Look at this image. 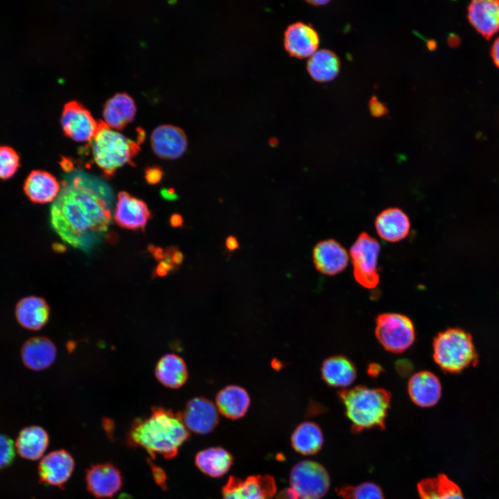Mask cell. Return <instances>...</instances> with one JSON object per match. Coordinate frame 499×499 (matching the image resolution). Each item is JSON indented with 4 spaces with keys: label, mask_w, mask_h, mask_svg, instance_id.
Returning <instances> with one entry per match:
<instances>
[{
    "label": "cell",
    "mask_w": 499,
    "mask_h": 499,
    "mask_svg": "<svg viewBox=\"0 0 499 499\" xmlns=\"http://www.w3.org/2000/svg\"><path fill=\"white\" fill-rule=\"evenodd\" d=\"M170 222L173 227H177L182 225L183 219L180 215L175 213L171 216Z\"/></svg>",
    "instance_id": "60d3db41"
},
{
    "label": "cell",
    "mask_w": 499,
    "mask_h": 499,
    "mask_svg": "<svg viewBox=\"0 0 499 499\" xmlns=\"http://www.w3.org/2000/svg\"><path fill=\"white\" fill-rule=\"evenodd\" d=\"M150 216L146 203L126 192L118 194L114 219L121 227L143 229Z\"/></svg>",
    "instance_id": "ac0fdd59"
},
{
    "label": "cell",
    "mask_w": 499,
    "mask_h": 499,
    "mask_svg": "<svg viewBox=\"0 0 499 499\" xmlns=\"http://www.w3.org/2000/svg\"><path fill=\"white\" fill-rule=\"evenodd\" d=\"M19 160L13 148L0 146V179L7 180L12 177L20 166Z\"/></svg>",
    "instance_id": "836d02e7"
},
{
    "label": "cell",
    "mask_w": 499,
    "mask_h": 499,
    "mask_svg": "<svg viewBox=\"0 0 499 499\" xmlns=\"http://www.w3.org/2000/svg\"><path fill=\"white\" fill-rule=\"evenodd\" d=\"M432 347L434 360L444 372L457 374L478 362L472 335L460 328H449L438 333Z\"/></svg>",
    "instance_id": "5b68a950"
},
{
    "label": "cell",
    "mask_w": 499,
    "mask_h": 499,
    "mask_svg": "<svg viewBox=\"0 0 499 499\" xmlns=\"http://www.w3.org/2000/svg\"><path fill=\"white\" fill-rule=\"evenodd\" d=\"M155 374L160 383L171 389L181 387L188 379L186 362L175 353L163 356L156 365Z\"/></svg>",
    "instance_id": "4316f807"
},
{
    "label": "cell",
    "mask_w": 499,
    "mask_h": 499,
    "mask_svg": "<svg viewBox=\"0 0 499 499\" xmlns=\"http://www.w3.org/2000/svg\"><path fill=\"white\" fill-rule=\"evenodd\" d=\"M73 468V459L67 451H53L40 462L38 473L40 482L61 488L69 479Z\"/></svg>",
    "instance_id": "2e32d148"
},
{
    "label": "cell",
    "mask_w": 499,
    "mask_h": 499,
    "mask_svg": "<svg viewBox=\"0 0 499 499\" xmlns=\"http://www.w3.org/2000/svg\"><path fill=\"white\" fill-rule=\"evenodd\" d=\"M418 491L421 499H465L459 487L444 474L422 480Z\"/></svg>",
    "instance_id": "1f68e13d"
},
{
    "label": "cell",
    "mask_w": 499,
    "mask_h": 499,
    "mask_svg": "<svg viewBox=\"0 0 499 499\" xmlns=\"http://www.w3.org/2000/svg\"><path fill=\"white\" fill-rule=\"evenodd\" d=\"M467 18L485 39L499 32V0H473L467 7Z\"/></svg>",
    "instance_id": "e0dca14e"
},
{
    "label": "cell",
    "mask_w": 499,
    "mask_h": 499,
    "mask_svg": "<svg viewBox=\"0 0 499 499\" xmlns=\"http://www.w3.org/2000/svg\"><path fill=\"white\" fill-rule=\"evenodd\" d=\"M181 414L187 429L199 435L211 432L219 422L216 406L204 397L189 400Z\"/></svg>",
    "instance_id": "7c38bea8"
},
{
    "label": "cell",
    "mask_w": 499,
    "mask_h": 499,
    "mask_svg": "<svg viewBox=\"0 0 499 499\" xmlns=\"http://www.w3.org/2000/svg\"><path fill=\"white\" fill-rule=\"evenodd\" d=\"M195 464L208 476L220 478L225 475L233 464V457L222 447H211L199 451Z\"/></svg>",
    "instance_id": "83f0119b"
},
{
    "label": "cell",
    "mask_w": 499,
    "mask_h": 499,
    "mask_svg": "<svg viewBox=\"0 0 499 499\" xmlns=\"http://www.w3.org/2000/svg\"><path fill=\"white\" fill-rule=\"evenodd\" d=\"M323 435L318 425L305 421L297 426L291 435L293 449L304 455L317 453L323 444Z\"/></svg>",
    "instance_id": "4dcf8cb0"
},
{
    "label": "cell",
    "mask_w": 499,
    "mask_h": 499,
    "mask_svg": "<svg viewBox=\"0 0 499 499\" xmlns=\"http://www.w3.org/2000/svg\"><path fill=\"white\" fill-rule=\"evenodd\" d=\"M163 171L159 167L151 166L145 170V178L148 183L155 184L160 182L162 178Z\"/></svg>",
    "instance_id": "8d00e7d4"
},
{
    "label": "cell",
    "mask_w": 499,
    "mask_h": 499,
    "mask_svg": "<svg viewBox=\"0 0 499 499\" xmlns=\"http://www.w3.org/2000/svg\"><path fill=\"white\" fill-rule=\"evenodd\" d=\"M349 254L340 243L334 239L317 243L313 250V260L316 269L329 276L343 271L349 262Z\"/></svg>",
    "instance_id": "9a60e30c"
},
{
    "label": "cell",
    "mask_w": 499,
    "mask_h": 499,
    "mask_svg": "<svg viewBox=\"0 0 499 499\" xmlns=\"http://www.w3.org/2000/svg\"><path fill=\"white\" fill-rule=\"evenodd\" d=\"M490 55L493 62L499 69V35L494 40L491 46Z\"/></svg>",
    "instance_id": "74e56055"
},
{
    "label": "cell",
    "mask_w": 499,
    "mask_h": 499,
    "mask_svg": "<svg viewBox=\"0 0 499 499\" xmlns=\"http://www.w3.org/2000/svg\"><path fill=\"white\" fill-rule=\"evenodd\" d=\"M15 458V447L12 441L0 434V470L11 464Z\"/></svg>",
    "instance_id": "e575fe53"
},
{
    "label": "cell",
    "mask_w": 499,
    "mask_h": 499,
    "mask_svg": "<svg viewBox=\"0 0 499 499\" xmlns=\"http://www.w3.org/2000/svg\"><path fill=\"white\" fill-rule=\"evenodd\" d=\"M380 250L378 240L367 232L360 234L350 248L354 279L365 288H374L378 284L377 266Z\"/></svg>",
    "instance_id": "52a82bcc"
},
{
    "label": "cell",
    "mask_w": 499,
    "mask_h": 499,
    "mask_svg": "<svg viewBox=\"0 0 499 499\" xmlns=\"http://www.w3.org/2000/svg\"><path fill=\"white\" fill-rule=\"evenodd\" d=\"M321 374L324 381L333 387H347L357 376L354 364L344 356H334L326 359L322 362Z\"/></svg>",
    "instance_id": "484cf974"
},
{
    "label": "cell",
    "mask_w": 499,
    "mask_h": 499,
    "mask_svg": "<svg viewBox=\"0 0 499 499\" xmlns=\"http://www.w3.org/2000/svg\"><path fill=\"white\" fill-rule=\"evenodd\" d=\"M290 489L298 499H321L330 486L329 475L320 464L303 460L296 464L290 474Z\"/></svg>",
    "instance_id": "ba28073f"
},
{
    "label": "cell",
    "mask_w": 499,
    "mask_h": 499,
    "mask_svg": "<svg viewBox=\"0 0 499 499\" xmlns=\"http://www.w3.org/2000/svg\"><path fill=\"white\" fill-rule=\"evenodd\" d=\"M307 2L313 6H318L326 5L329 2V1H325V0L319 1V0H317V1H308Z\"/></svg>",
    "instance_id": "7bdbcfd3"
},
{
    "label": "cell",
    "mask_w": 499,
    "mask_h": 499,
    "mask_svg": "<svg viewBox=\"0 0 499 499\" xmlns=\"http://www.w3.org/2000/svg\"><path fill=\"white\" fill-rule=\"evenodd\" d=\"M136 112V105L132 98L126 93H117L105 103L103 123L107 126L119 130L132 121Z\"/></svg>",
    "instance_id": "d4e9b609"
},
{
    "label": "cell",
    "mask_w": 499,
    "mask_h": 499,
    "mask_svg": "<svg viewBox=\"0 0 499 499\" xmlns=\"http://www.w3.org/2000/svg\"><path fill=\"white\" fill-rule=\"evenodd\" d=\"M338 493L345 499H384L379 487L372 482L342 487Z\"/></svg>",
    "instance_id": "d6a6232c"
},
{
    "label": "cell",
    "mask_w": 499,
    "mask_h": 499,
    "mask_svg": "<svg viewBox=\"0 0 499 499\" xmlns=\"http://www.w3.org/2000/svg\"><path fill=\"white\" fill-rule=\"evenodd\" d=\"M369 107L372 116L379 117L387 112L386 106L376 96H372L369 103Z\"/></svg>",
    "instance_id": "d590c367"
},
{
    "label": "cell",
    "mask_w": 499,
    "mask_h": 499,
    "mask_svg": "<svg viewBox=\"0 0 499 499\" xmlns=\"http://www.w3.org/2000/svg\"><path fill=\"white\" fill-rule=\"evenodd\" d=\"M225 245L228 250L234 251L239 247L238 242L236 237L229 236L226 238Z\"/></svg>",
    "instance_id": "f35d334b"
},
{
    "label": "cell",
    "mask_w": 499,
    "mask_h": 499,
    "mask_svg": "<svg viewBox=\"0 0 499 499\" xmlns=\"http://www.w3.org/2000/svg\"><path fill=\"white\" fill-rule=\"evenodd\" d=\"M277 499H298L296 494L294 493V491L290 489H285L282 491H281L277 497Z\"/></svg>",
    "instance_id": "ab89813d"
},
{
    "label": "cell",
    "mask_w": 499,
    "mask_h": 499,
    "mask_svg": "<svg viewBox=\"0 0 499 499\" xmlns=\"http://www.w3.org/2000/svg\"><path fill=\"white\" fill-rule=\"evenodd\" d=\"M354 432L385 427L391 394L383 388L358 385L338 393Z\"/></svg>",
    "instance_id": "3957f363"
},
{
    "label": "cell",
    "mask_w": 499,
    "mask_h": 499,
    "mask_svg": "<svg viewBox=\"0 0 499 499\" xmlns=\"http://www.w3.org/2000/svg\"><path fill=\"white\" fill-rule=\"evenodd\" d=\"M22 362L28 369L42 371L55 362L57 349L48 338L36 336L27 340L21 350Z\"/></svg>",
    "instance_id": "ffe728a7"
},
{
    "label": "cell",
    "mask_w": 499,
    "mask_h": 499,
    "mask_svg": "<svg viewBox=\"0 0 499 499\" xmlns=\"http://www.w3.org/2000/svg\"><path fill=\"white\" fill-rule=\"evenodd\" d=\"M24 191L30 200L35 203L44 204L56 199L60 185L51 173L41 170H33L24 184Z\"/></svg>",
    "instance_id": "603a6c76"
},
{
    "label": "cell",
    "mask_w": 499,
    "mask_h": 499,
    "mask_svg": "<svg viewBox=\"0 0 499 499\" xmlns=\"http://www.w3.org/2000/svg\"><path fill=\"white\" fill-rule=\"evenodd\" d=\"M85 481L89 492L98 499L113 497L123 484L120 471L110 462L89 467L86 472Z\"/></svg>",
    "instance_id": "4fadbf2b"
},
{
    "label": "cell",
    "mask_w": 499,
    "mask_h": 499,
    "mask_svg": "<svg viewBox=\"0 0 499 499\" xmlns=\"http://www.w3.org/2000/svg\"><path fill=\"white\" fill-rule=\"evenodd\" d=\"M61 125L65 134L80 142L90 141L99 123L90 112L77 101L67 103L61 115Z\"/></svg>",
    "instance_id": "30bf717a"
},
{
    "label": "cell",
    "mask_w": 499,
    "mask_h": 499,
    "mask_svg": "<svg viewBox=\"0 0 499 499\" xmlns=\"http://www.w3.org/2000/svg\"><path fill=\"white\" fill-rule=\"evenodd\" d=\"M408 392L416 405L428 408L436 405L439 401L441 385L436 375L428 371H422L410 377Z\"/></svg>",
    "instance_id": "d6986e66"
},
{
    "label": "cell",
    "mask_w": 499,
    "mask_h": 499,
    "mask_svg": "<svg viewBox=\"0 0 499 499\" xmlns=\"http://www.w3.org/2000/svg\"><path fill=\"white\" fill-rule=\"evenodd\" d=\"M319 44V35L310 24L295 21L288 25L284 31L283 47L292 58H310L317 51Z\"/></svg>",
    "instance_id": "8fae6325"
},
{
    "label": "cell",
    "mask_w": 499,
    "mask_h": 499,
    "mask_svg": "<svg viewBox=\"0 0 499 499\" xmlns=\"http://www.w3.org/2000/svg\"><path fill=\"white\" fill-rule=\"evenodd\" d=\"M95 164L106 176H112L118 168L132 161L137 153L139 142L127 137L119 130L99 123L89 141Z\"/></svg>",
    "instance_id": "277c9868"
},
{
    "label": "cell",
    "mask_w": 499,
    "mask_h": 499,
    "mask_svg": "<svg viewBox=\"0 0 499 499\" xmlns=\"http://www.w3.org/2000/svg\"><path fill=\"white\" fill-rule=\"evenodd\" d=\"M163 195H165L166 198H169L170 200L177 198V195L174 193L173 189L166 191Z\"/></svg>",
    "instance_id": "b9f144b4"
},
{
    "label": "cell",
    "mask_w": 499,
    "mask_h": 499,
    "mask_svg": "<svg viewBox=\"0 0 499 499\" xmlns=\"http://www.w3.org/2000/svg\"><path fill=\"white\" fill-rule=\"evenodd\" d=\"M340 61L338 55L329 49L317 50L308 60L306 69L310 76L318 82L333 80L339 73Z\"/></svg>",
    "instance_id": "f546056e"
},
{
    "label": "cell",
    "mask_w": 499,
    "mask_h": 499,
    "mask_svg": "<svg viewBox=\"0 0 499 499\" xmlns=\"http://www.w3.org/2000/svg\"><path fill=\"white\" fill-rule=\"evenodd\" d=\"M277 493L274 479L268 475H251L243 480L230 476L222 487V499H272Z\"/></svg>",
    "instance_id": "9c48e42d"
},
{
    "label": "cell",
    "mask_w": 499,
    "mask_h": 499,
    "mask_svg": "<svg viewBox=\"0 0 499 499\" xmlns=\"http://www.w3.org/2000/svg\"><path fill=\"white\" fill-rule=\"evenodd\" d=\"M50 308L42 297L28 296L20 299L15 307V316L18 323L24 328L37 331L48 322Z\"/></svg>",
    "instance_id": "7402d4cb"
},
{
    "label": "cell",
    "mask_w": 499,
    "mask_h": 499,
    "mask_svg": "<svg viewBox=\"0 0 499 499\" xmlns=\"http://www.w3.org/2000/svg\"><path fill=\"white\" fill-rule=\"evenodd\" d=\"M189 438L182 414L163 407H154L149 416L135 419L128 435L129 444L145 450L152 458H173Z\"/></svg>",
    "instance_id": "7a4b0ae2"
},
{
    "label": "cell",
    "mask_w": 499,
    "mask_h": 499,
    "mask_svg": "<svg viewBox=\"0 0 499 499\" xmlns=\"http://www.w3.org/2000/svg\"><path fill=\"white\" fill-rule=\"evenodd\" d=\"M150 143L158 157L175 159L185 152L188 141L186 134L180 128L170 124H162L152 130Z\"/></svg>",
    "instance_id": "5bb4252c"
},
{
    "label": "cell",
    "mask_w": 499,
    "mask_h": 499,
    "mask_svg": "<svg viewBox=\"0 0 499 499\" xmlns=\"http://www.w3.org/2000/svg\"><path fill=\"white\" fill-rule=\"evenodd\" d=\"M111 221L106 200L80 177L65 181L51 208V224L68 244L80 249L91 246Z\"/></svg>",
    "instance_id": "6da1fadb"
},
{
    "label": "cell",
    "mask_w": 499,
    "mask_h": 499,
    "mask_svg": "<svg viewBox=\"0 0 499 499\" xmlns=\"http://www.w3.org/2000/svg\"><path fill=\"white\" fill-rule=\"evenodd\" d=\"M49 444V435L42 427L32 426L24 428L19 434L15 446L18 454L24 459L40 458Z\"/></svg>",
    "instance_id": "f1b7e54d"
},
{
    "label": "cell",
    "mask_w": 499,
    "mask_h": 499,
    "mask_svg": "<svg viewBox=\"0 0 499 499\" xmlns=\"http://www.w3.org/2000/svg\"><path fill=\"white\" fill-rule=\"evenodd\" d=\"M375 228L382 239L395 243L402 240L408 235L410 222L402 209L390 207L382 211L376 216Z\"/></svg>",
    "instance_id": "44dd1931"
},
{
    "label": "cell",
    "mask_w": 499,
    "mask_h": 499,
    "mask_svg": "<svg viewBox=\"0 0 499 499\" xmlns=\"http://www.w3.org/2000/svg\"><path fill=\"white\" fill-rule=\"evenodd\" d=\"M375 334L387 351L399 353L409 349L415 340L412 320L401 313H382L376 317Z\"/></svg>",
    "instance_id": "8992f818"
},
{
    "label": "cell",
    "mask_w": 499,
    "mask_h": 499,
    "mask_svg": "<svg viewBox=\"0 0 499 499\" xmlns=\"http://www.w3.org/2000/svg\"><path fill=\"white\" fill-rule=\"evenodd\" d=\"M218 412L226 418L238 419L243 417L250 405V397L243 387L231 385L220 389L216 397Z\"/></svg>",
    "instance_id": "cb8c5ba5"
}]
</instances>
